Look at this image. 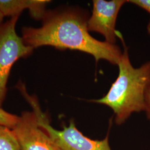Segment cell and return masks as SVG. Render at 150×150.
<instances>
[{
	"label": "cell",
	"mask_w": 150,
	"mask_h": 150,
	"mask_svg": "<svg viewBox=\"0 0 150 150\" xmlns=\"http://www.w3.org/2000/svg\"><path fill=\"white\" fill-rule=\"evenodd\" d=\"M19 116L8 112L0 107V125L12 129L17 123Z\"/></svg>",
	"instance_id": "9"
},
{
	"label": "cell",
	"mask_w": 150,
	"mask_h": 150,
	"mask_svg": "<svg viewBox=\"0 0 150 150\" xmlns=\"http://www.w3.org/2000/svg\"><path fill=\"white\" fill-rule=\"evenodd\" d=\"M48 0H0V11L5 16L18 17L26 9L37 20H42L46 13Z\"/></svg>",
	"instance_id": "7"
},
{
	"label": "cell",
	"mask_w": 150,
	"mask_h": 150,
	"mask_svg": "<svg viewBox=\"0 0 150 150\" xmlns=\"http://www.w3.org/2000/svg\"><path fill=\"white\" fill-rule=\"evenodd\" d=\"M25 98L36 113L41 127L60 150H111L108 136L102 140L90 139L77 129L73 120L70 121L68 126H64L62 130L54 129L50 123L47 115L42 111L38 100L29 95H26Z\"/></svg>",
	"instance_id": "3"
},
{
	"label": "cell",
	"mask_w": 150,
	"mask_h": 150,
	"mask_svg": "<svg viewBox=\"0 0 150 150\" xmlns=\"http://www.w3.org/2000/svg\"><path fill=\"white\" fill-rule=\"evenodd\" d=\"M127 2L138 6L147 12L150 15V0H131L127 1ZM147 31L150 36V20L147 26Z\"/></svg>",
	"instance_id": "10"
},
{
	"label": "cell",
	"mask_w": 150,
	"mask_h": 150,
	"mask_svg": "<svg viewBox=\"0 0 150 150\" xmlns=\"http://www.w3.org/2000/svg\"><path fill=\"white\" fill-rule=\"evenodd\" d=\"M0 150H21L12 129L0 125Z\"/></svg>",
	"instance_id": "8"
},
{
	"label": "cell",
	"mask_w": 150,
	"mask_h": 150,
	"mask_svg": "<svg viewBox=\"0 0 150 150\" xmlns=\"http://www.w3.org/2000/svg\"><path fill=\"white\" fill-rule=\"evenodd\" d=\"M18 17H12L0 27V107L7 93V83L10 71L17 60L31 55L33 48L26 45L16 33Z\"/></svg>",
	"instance_id": "4"
},
{
	"label": "cell",
	"mask_w": 150,
	"mask_h": 150,
	"mask_svg": "<svg viewBox=\"0 0 150 150\" xmlns=\"http://www.w3.org/2000/svg\"><path fill=\"white\" fill-rule=\"evenodd\" d=\"M146 117L150 121V82L146 89L145 94V110Z\"/></svg>",
	"instance_id": "11"
},
{
	"label": "cell",
	"mask_w": 150,
	"mask_h": 150,
	"mask_svg": "<svg viewBox=\"0 0 150 150\" xmlns=\"http://www.w3.org/2000/svg\"><path fill=\"white\" fill-rule=\"evenodd\" d=\"M4 17V16L2 15V13L0 11V27H1V25H2V21H3Z\"/></svg>",
	"instance_id": "12"
},
{
	"label": "cell",
	"mask_w": 150,
	"mask_h": 150,
	"mask_svg": "<svg viewBox=\"0 0 150 150\" xmlns=\"http://www.w3.org/2000/svg\"><path fill=\"white\" fill-rule=\"evenodd\" d=\"M125 0H94L92 14L88 18L87 26L89 31L98 32L105 38V41L116 44L117 31L116 23L119 11Z\"/></svg>",
	"instance_id": "6"
},
{
	"label": "cell",
	"mask_w": 150,
	"mask_h": 150,
	"mask_svg": "<svg viewBox=\"0 0 150 150\" xmlns=\"http://www.w3.org/2000/svg\"><path fill=\"white\" fill-rule=\"evenodd\" d=\"M118 75L107 94L92 102L106 105L112 110L117 125H122L134 113L145 110L146 89L150 82V61L134 67L124 47L118 64Z\"/></svg>",
	"instance_id": "2"
},
{
	"label": "cell",
	"mask_w": 150,
	"mask_h": 150,
	"mask_svg": "<svg viewBox=\"0 0 150 150\" xmlns=\"http://www.w3.org/2000/svg\"><path fill=\"white\" fill-rule=\"evenodd\" d=\"M12 129L21 150H61L41 127L33 111L22 113Z\"/></svg>",
	"instance_id": "5"
},
{
	"label": "cell",
	"mask_w": 150,
	"mask_h": 150,
	"mask_svg": "<svg viewBox=\"0 0 150 150\" xmlns=\"http://www.w3.org/2000/svg\"><path fill=\"white\" fill-rule=\"evenodd\" d=\"M88 16L80 8L69 7L47 11L38 28L24 27L22 38L32 48L51 46L64 50H76L92 56L96 62L106 60L118 65L122 52L116 44L101 41L88 31Z\"/></svg>",
	"instance_id": "1"
}]
</instances>
